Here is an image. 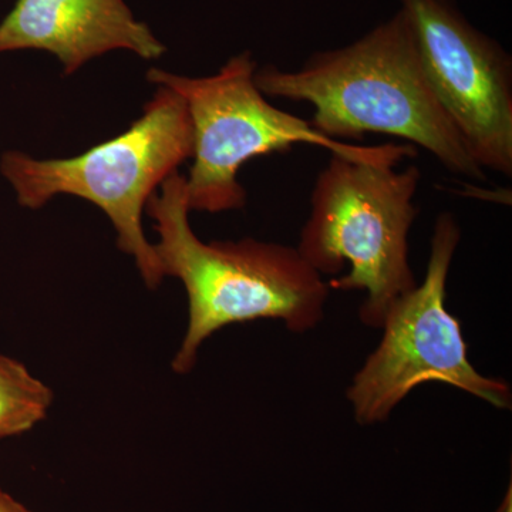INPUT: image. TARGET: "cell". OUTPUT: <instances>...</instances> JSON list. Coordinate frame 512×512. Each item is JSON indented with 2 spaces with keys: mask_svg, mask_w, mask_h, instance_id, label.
<instances>
[{
  "mask_svg": "<svg viewBox=\"0 0 512 512\" xmlns=\"http://www.w3.org/2000/svg\"><path fill=\"white\" fill-rule=\"evenodd\" d=\"M254 80L264 96L311 104L312 126L332 140L403 138L451 174L487 181L431 89L402 9L348 46L313 53L301 69L265 66Z\"/></svg>",
  "mask_w": 512,
  "mask_h": 512,
  "instance_id": "1",
  "label": "cell"
},
{
  "mask_svg": "<svg viewBox=\"0 0 512 512\" xmlns=\"http://www.w3.org/2000/svg\"><path fill=\"white\" fill-rule=\"evenodd\" d=\"M146 208L158 234L154 249L163 274L180 279L188 296L175 372L190 373L202 343L225 326L274 319L305 333L325 318L328 282L298 249L252 238L205 244L194 234L183 175H170Z\"/></svg>",
  "mask_w": 512,
  "mask_h": 512,
  "instance_id": "2",
  "label": "cell"
},
{
  "mask_svg": "<svg viewBox=\"0 0 512 512\" xmlns=\"http://www.w3.org/2000/svg\"><path fill=\"white\" fill-rule=\"evenodd\" d=\"M397 167L330 156L296 247L319 275L330 276V289L366 292L359 318L370 328H380L390 306L417 285L409 232L421 173L416 165Z\"/></svg>",
  "mask_w": 512,
  "mask_h": 512,
  "instance_id": "3",
  "label": "cell"
},
{
  "mask_svg": "<svg viewBox=\"0 0 512 512\" xmlns=\"http://www.w3.org/2000/svg\"><path fill=\"white\" fill-rule=\"evenodd\" d=\"M194 153L187 104L180 94L158 86L140 119L127 131L72 158L37 160L8 151L0 173L12 184L22 207L37 210L67 194L97 205L117 232L121 251L133 256L148 288L164 279L154 245L143 229V210L164 183Z\"/></svg>",
  "mask_w": 512,
  "mask_h": 512,
  "instance_id": "4",
  "label": "cell"
},
{
  "mask_svg": "<svg viewBox=\"0 0 512 512\" xmlns=\"http://www.w3.org/2000/svg\"><path fill=\"white\" fill-rule=\"evenodd\" d=\"M255 72L249 52L231 57L214 76L195 79L148 70L147 79L180 94L190 113L194 163L185 178L190 211L217 214L245 207L247 191L238 181L242 165L296 144L362 163L400 165L419 154L412 144L366 147L323 136L311 121L272 106L256 87Z\"/></svg>",
  "mask_w": 512,
  "mask_h": 512,
  "instance_id": "5",
  "label": "cell"
},
{
  "mask_svg": "<svg viewBox=\"0 0 512 512\" xmlns=\"http://www.w3.org/2000/svg\"><path fill=\"white\" fill-rule=\"evenodd\" d=\"M461 228L443 212L434 224L423 282L404 293L384 315L382 340L353 377L348 389L357 423H384L421 384L440 382L511 409L510 384L481 375L470 362L460 320L448 312L446 289Z\"/></svg>",
  "mask_w": 512,
  "mask_h": 512,
  "instance_id": "6",
  "label": "cell"
},
{
  "mask_svg": "<svg viewBox=\"0 0 512 512\" xmlns=\"http://www.w3.org/2000/svg\"><path fill=\"white\" fill-rule=\"evenodd\" d=\"M431 89L483 170L512 177V59L454 0H399Z\"/></svg>",
  "mask_w": 512,
  "mask_h": 512,
  "instance_id": "7",
  "label": "cell"
},
{
  "mask_svg": "<svg viewBox=\"0 0 512 512\" xmlns=\"http://www.w3.org/2000/svg\"><path fill=\"white\" fill-rule=\"evenodd\" d=\"M23 49L52 53L64 74L111 50H130L146 60L165 53L124 0H18L0 22V53Z\"/></svg>",
  "mask_w": 512,
  "mask_h": 512,
  "instance_id": "8",
  "label": "cell"
},
{
  "mask_svg": "<svg viewBox=\"0 0 512 512\" xmlns=\"http://www.w3.org/2000/svg\"><path fill=\"white\" fill-rule=\"evenodd\" d=\"M53 393L28 367L0 355V440L20 436L45 419Z\"/></svg>",
  "mask_w": 512,
  "mask_h": 512,
  "instance_id": "9",
  "label": "cell"
},
{
  "mask_svg": "<svg viewBox=\"0 0 512 512\" xmlns=\"http://www.w3.org/2000/svg\"><path fill=\"white\" fill-rule=\"evenodd\" d=\"M0 512H32L25 507V505L20 504L19 501H16L12 495L5 493V491L0 490Z\"/></svg>",
  "mask_w": 512,
  "mask_h": 512,
  "instance_id": "10",
  "label": "cell"
},
{
  "mask_svg": "<svg viewBox=\"0 0 512 512\" xmlns=\"http://www.w3.org/2000/svg\"><path fill=\"white\" fill-rule=\"evenodd\" d=\"M498 512H512V491L511 485L508 488V493L505 495L503 504H501L500 510Z\"/></svg>",
  "mask_w": 512,
  "mask_h": 512,
  "instance_id": "11",
  "label": "cell"
}]
</instances>
